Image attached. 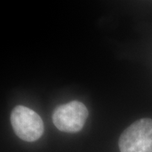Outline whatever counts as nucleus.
<instances>
[{"mask_svg": "<svg viewBox=\"0 0 152 152\" xmlns=\"http://www.w3.org/2000/svg\"><path fill=\"white\" fill-rule=\"evenodd\" d=\"M120 152H152V119L137 120L119 139Z\"/></svg>", "mask_w": 152, "mask_h": 152, "instance_id": "f257e3e1", "label": "nucleus"}, {"mask_svg": "<svg viewBox=\"0 0 152 152\" xmlns=\"http://www.w3.org/2000/svg\"><path fill=\"white\" fill-rule=\"evenodd\" d=\"M10 122L15 134L25 141H36L42 137L44 132L42 118L25 106H16L13 109Z\"/></svg>", "mask_w": 152, "mask_h": 152, "instance_id": "f03ea898", "label": "nucleus"}, {"mask_svg": "<svg viewBox=\"0 0 152 152\" xmlns=\"http://www.w3.org/2000/svg\"><path fill=\"white\" fill-rule=\"evenodd\" d=\"M89 115L88 109L79 101L61 105L53 113L55 127L62 132L76 133L83 129Z\"/></svg>", "mask_w": 152, "mask_h": 152, "instance_id": "7ed1b4c3", "label": "nucleus"}]
</instances>
